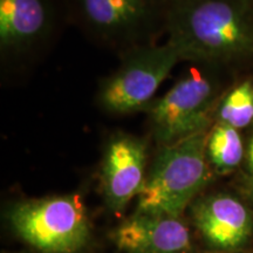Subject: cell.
I'll use <instances>...</instances> for the list:
<instances>
[{"instance_id":"6da1fadb","label":"cell","mask_w":253,"mask_h":253,"mask_svg":"<svg viewBox=\"0 0 253 253\" xmlns=\"http://www.w3.org/2000/svg\"><path fill=\"white\" fill-rule=\"evenodd\" d=\"M166 31L189 61H227L253 52L248 0H168Z\"/></svg>"},{"instance_id":"7a4b0ae2","label":"cell","mask_w":253,"mask_h":253,"mask_svg":"<svg viewBox=\"0 0 253 253\" xmlns=\"http://www.w3.org/2000/svg\"><path fill=\"white\" fill-rule=\"evenodd\" d=\"M205 131L166 144L138 197V212L178 218L209 172Z\"/></svg>"},{"instance_id":"3957f363","label":"cell","mask_w":253,"mask_h":253,"mask_svg":"<svg viewBox=\"0 0 253 253\" xmlns=\"http://www.w3.org/2000/svg\"><path fill=\"white\" fill-rule=\"evenodd\" d=\"M168 0H71L72 17L88 37L122 53L153 43L166 28Z\"/></svg>"},{"instance_id":"277c9868","label":"cell","mask_w":253,"mask_h":253,"mask_svg":"<svg viewBox=\"0 0 253 253\" xmlns=\"http://www.w3.org/2000/svg\"><path fill=\"white\" fill-rule=\"evenodd\" d=\"M119 68L101 84L100 103L108 112L126 114L143 108L172 68L182 61L175 43L145 45L122 54Z\"/></svg>"},{"instance_id":"5b68a950","label":"cell","mask_w":253,"mask_h":253,"mask_svg":"<svg viewBox=\"0 0 253 253\" xmlns=\"http://www.w3.org/2000/svg\"><path fill=\"white\" fill-rule=\"evenodd\" d=\"M11 219L25 242L46 253H74L89 237V224L79 196L27 202L14 209Z\"/></svg>"},{"instance_id":"8992f818","label":"cell","mask_w":253,"mask_h":253,"mask_svg":"<svg viewBox=\"0 0 253 253\" xmlns=\"http://www.w3.org/2000/svg\"><path fill=\"white\" fill-rule=\"evenodd\" d=\"M213 93L212 81L197 69L179 79L150 109L157 140L166 145L205 131Z\"/></svg>"},{"instance_id":"52a82bcc","label":"cell","mask_w":253,"mask_h":253,"mask_svg":"<svg viewBox=\"0 0 253 253\" xmlns=\"http://www.w3.org/2000/svg\"><path fill=\"white\" fill-rule=\"evenodd\" d=\"M54 0H0L2 63L20 65L41 52L54 34Z\"/></svg>"},{"instance_id":"ba28073f","label":"cell","mask_w":253,"mask_h":253,"mask_svg":"<svg viewBox=\"0 0 253 253\" xmlns=\"http://www.w3.org/2000/svg\"><path fill=\"white\" fill-rule=\"evenodd\" d=\"M115 242L129 253H188L191 249L188 227L178 218L143 212L116 230Z\"/></svg>"},{"instance_id":"9c48e42d","label":"cell","mask_w":253,"mask_h":253,"mask_svg":"<svg viewBox=\"0 0 253 253\" xmlns=\"http://www.w3.org/2000/svg\"><path fill=\"white\" fill-rule=\"evenodd\" d=\"M145 145L131 136H119L107 147L103 163V188L110 205L122 209L140 194L144 184Z\"/></svg>"},{"instance_id":"30bf717a","label":"cell","mask_w":253,"mask_h":253,"mask_svg":"<svg viewBox=\"0 0 253 253\" xmlns=\"http://www.w3.org/2000/svg\"><path fill=\"white\" fill-rule=\"evenodd\" d=\"M196 225L211 245L236 249L246 242L252 220L246 208L229 196L207 199L196 208Z\"/></svg>"},{"instance_id":"8fae6325","label":"cell","mask_w":253,"mask_h":253,"mask_svg":"<svg viewBox=\"0 0 253 253\" xmlns=\"http://www.w3.org/2000/svg\"><path fill=\"white\" fill-rule=\"evenodd\" d=\"M207 153L218 169L230 170L237 167L244 153L239 132L226 123H219L208 137Z\"/></svg>"},{"instance_id":"7c38bea8","label":"cell","mask_w":253,"mask_h":253,"mask_svg":"<svg viewBox=\"0 0 253 253\" xmlns=\"http://www.w3.org/2000/svg\"><path fill=\"white\" fill-rule=\"evenodd\" d=\"M221 123L239 129L253 121V84L244 81L225 97L219 109Z\"/></svg>"},{"instance_id":"4fadbf2b","label":"cell","mask_w":253,"mask_h":253,"mask_svg":"<svg viewBox=\"0 0 253 253\" xmlns=\"http://www.w3.org/2000/svg\"><path fill=\"white\" fill-rule=\"evenodd\" d=\"M249 163H250V167H251L253 170V138L249 148Z\"/></svg>"}]
</instances>
